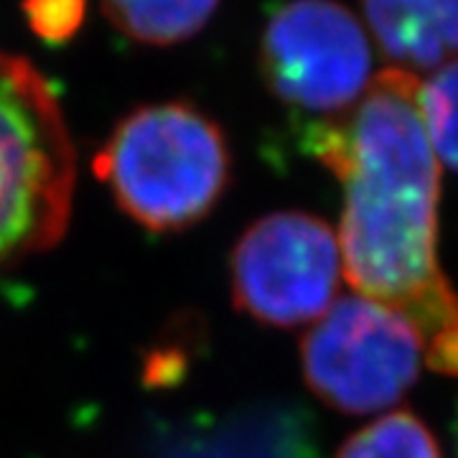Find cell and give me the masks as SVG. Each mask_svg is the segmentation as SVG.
Returning a JSON list of instances; mask_svg holds the SVG:
<instances>
[{
  "instance_id": "cell-1",
  "label": "cell",
  "mask_w": 458,
  "mask_h": 458,
  "mask_svg": "<svg viewBox=\"0 0 458 458\" xmlns=\"http://www.w3.org/2000/svg\"><path fill=\"white\" fill-rule=\"evenodd\" d=\"M420 82L397 66L379 72L346 113L306 123L303 148L344 183L346 280L408 316L428 367L458 377V291L438 265L441 164L428 140Z\"/></svg>"
},
{
  "instance_id": "cell-2",
  "label": "cell",
  "mask_w": 458,
  "mask_h": 458,
  "mask_svg": "<svg viewBox=\"0 0 458 458\" xmlns=\"http://www.w3.org/2000/svg\"><path fill=\"white\" fill-rule=\"evenodd\" d=\"M219 125L186 102L131 113L95 158L114 201L148 232H181L212 212L229 183Z\"/></svg>"
},
{
  "instance_id": "cell-3",
  "label": "cell",
  "mask_w": 458,
  "mask_h": 458,
  "mask_svg": "<svg viewBox=\"0 0 458 458\" xmlns=\"http://www.w3.org/2000/svg\"><path fill=\"white\" fill-rule=\"evenodd\" d=\"M74 156L36 66L0 51V262L51 247L66 227Z\"/></svg>"
},
{
  "instance_id": "cell-4",
  "label": "cell",
  "mask_w": 458,
  "mask_h": 458,
  "mask_svg": "<svg viewBox=\"0 0 458 458\" xmlns=\"http://www.w3.org/2000/svg\"><path fill=\"white\" fill-rule=\"evenodd\" d=\"M426 344L394 309L346 295L301 342L306 385L327 405L367 415L394 405L420 375Z\"/></svg>"
},
{
  "instance_id": "cell-5",
  "label": "cell",
  "mask_w": 458,
  "mask_h": 458,
  "mask_svg": "<svg viewBox=\"0 0 458 458\" xmlns=\"http://www.w3.org/2000/svg\"><path fill=\"white\" fill-rule=\"evenodd\" d=\"M267 89L295 113L331 120L372 82V41L336 0H288L267 18L260 41Z\"/></svg>"
},
{
  "instance_id": "cell-6",
  "label": "cell",
  "mask_w": 458,
  "mask_h": 458,
  "mask_svg": "<svg viewBox=\"0 0 458 458\" xmlns=\"http://www.w3.org/2000/svg\"><path fill=\"white\" fill-rule=\"evenodd\" d=\"M229 273L240 311L267 327H298L334 306L342 278L339 237L313 214H270L242 234Z\"/></svg>"
},
{
  "instance_id": "cell-7",
  "label": "cell",
  "mask_w": 458,
  "mask_h": 458,
  "mask_svg": "<svg viewBox=\"0 0 458 458\" xmlns=\"http://www.w3.org/2000/svg\"><path fill=\"white\" fill-rule=\"evenodd\" d=\"M143 458H321L309 412L258 400L219 415H189L150 433Z\"/></svg>"
},
{
  "instance_id": "cell-8",
  "label": "cell",
  "mask_w": 458,
  "mask_h": 458,
  "mask_svg": "<svg viewBox=\"0 0 458 458\" xmlns=\"http://www.w3.org/2000/svg\"><path fill=\"white\" fill-rule=\"evenodd\" d=\"M379 51L410 74L458 59V0H360Z\"/></svg>"
},
{
  "instance_id": "cell-9",
  "label": "cell",
  "mask_w": 458,
  "mask_h": 458,
  "mask_svg": "<svg viewBox=\"0 0 458 458\" xmlns=\"http://www.w3.org/2000/svg\"><path fill=\"white\" fill-rule=\"evenodd\" d=\"M114 29L148 47L191 38L214 16L219 0H99Z\"/></svg>"
},
{
  "instance_id": "cell-10",
  "label": "cell",
  "mask_w": 458,
  "mask_h": 458,
  "mask_svg": "<svg viewBox=\"0 0 458 458\" xmlns=\"http://www.w3.org/2000/svg\"><path fill=\"white\" fill-rule=\"evenodd\" d=\"M336 458H443L433 433L418 415L397 410L361 428Z\"/></svg>"
},
{
  "instance_id": "cell-11",
  "label": "cell",
  "mask_w": 458,
  "mask_h": 458,
  "mask_svg": "<svg viewBox=\"0 0 458 458\" xmlns=\"http://www.w3.org/2000/svg\"><path fill=\"white\" fill-rule=\"evenodd\" d=\"M420 110L438 164L458 174V59L420 82Z\"/></svg>"
},
{
  "instance_id": "cell-12",
  "label": "cell",
  "mask_w": 458,
  "mask_h": 458,
  "mask_svg": "<svg viewBox=\"0 0 458 458\" xmlns=\"http://www.w3.org/2000/svg\"><path fill=\"white\" fill-rule=\"evenodd\" d=\"M87 0H23V13L31 31L49 41L64 44L82 29Z\"/></svg>"
},
{
  "instance_id": "cell-13",
  "label": "cell",
  "mask_w": 458,
  "mask_h": 458,
  "mask_svg": "<svg viewBox=\"0 0 458 458\" xmlns=\"http://www.w3.org/2000/svg\"><path fill=\"white\" fill-rule=\"evenodd\" d=\"M454 443H456V456H458V408H456V418H454Z\"/></svg>"
}]
</instances>
